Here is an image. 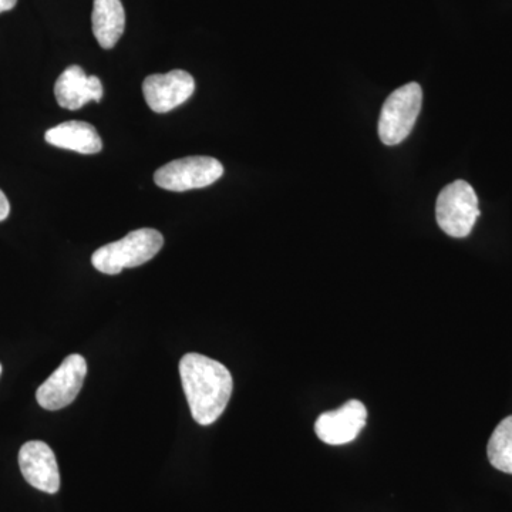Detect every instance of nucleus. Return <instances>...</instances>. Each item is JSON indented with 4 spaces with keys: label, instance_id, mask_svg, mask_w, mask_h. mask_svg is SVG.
Returning a JSON list of instances; mask_svg holds the SVG:
<instances>
[{
    "label": "nucleus",
    "instance_id": "nucleus-3",
    "mask_svg": "<svg viewBox=\"0 0 512 512\" xmlns=\"http://www.w3.org/2000/svg\"><path fill=\"white\" fill-rule=\"evenodd\" d=\"M423 104L419 83H409L394 90L384 101L379 119V137L383 144L393 147L403 143L412 133Z\"/></svg>",
    "mask_w": 512,
    "mask_h": 512
},
{
    "label": "nucleus",
    "instance_id": "nucleus-10",
    "mask_svg": "<svg viewBox=\"0 0 512 512\" xmlns=\"http://www.w3.org/2000/svg\"><path fill=\"white\" fill-rule=\"evenodd\" d=\"M103 93L99 77L87 76L80 66L67 67L55 84L57 103L66 110H79L89 101H100Z\"/></svg>",
    "mask_w": 512,
    "mask_h": 512
},
{
    "label": "nucleus",
    "instance_id": "nucleus-8",
    "mask_svg": "<svg viewBox=\"0 0 512 512\" xmlns=\"http://www.w3.org/2000/svg\"><path fill=\"white\" fill-rule=\"evenodd\" d=\"M367 409L359 400H349L333 412L320 414L315 423V433L319 440L330 446L352 443L365 429Z\"/></svg>",
    "mask_w": 512,
    "mask_h": 512
},
{
    "label": "nucleus",
    "instance_id": "nucleus-6",
    "mask_svg": "<svg viewBox=\"0 0 512 512\" xmlns=\"http://www.w3.org/2000/svg\"><path fill=\"white\" fill-rule=\"evenodd\" d=\"M86 375V359L77 353L67 356L59 369L37 389V403L49 412L64 409L79 396Z\"/></svg>",
    "mask_w": 512,
    "mask_h": 512
},
{
    "label": "nucleus",
    "instance_id": "nucleus-15",
    "mask_svg": "<svg viewBox=\"0 0 512 512\" xmlns=\"http://www.w3.org/2000/svg\"><path fill=\"white\" fill-rule=\"evenodd\" d=\"M16 3H18V0H0V13L9 12V10L15 8Z\"/></svg>",
    "mask_w": 512,
    "mask_h": 512
},
{
    "label": "nucleus",
    "instance_id": "nucleus-4",
    "mask_svg": "<svg viewBox=\"0 0 512 512\" xmlns=\"http://www.w3.org/2000/svg\"><path fill=\"white\" fill-rule=\"evenodd\" d=\"M480 217L476 191L467 181L457 180L441 190L436 204L437 224L453 238H466Z\"/></svg>",
    "mask_w": 512,
    "mask_h": 512
},
{
    "label": "nucleus",
    "instance_id": "nucleus-11",
    "mask_svg": "<svg viewBox=\"0 0 512 512\" xmlns=\"http://www.w3.org/2000/svg\"><path fill=\"white\" fill-rule=\"evenodd\" d=\"M45 140L50 146L80 154H97L103 150V141L96 128L84 121H66L50 128L46 131Z\"/></svg>",
    "mask_w": 512,
    "mask_h": 512
},
{
    "label": "nucleus",
    "instance_id": "nucleus-16",
    "mask_svg": "<svg viewBox=\"0 0 512 512\" xmlns=\"http://www.w3.org/2000/svg\"><path fill=\"white\" fill-rule=\"evenodd\" d=\"M0 373H2V365H0Z\"/></svg>",
    "mask_w": 512,
    "mask_h": 512
},
{
    "label": "nucleus",
    "instance_id": "nucleus-5",
    "mask_svg": "<svg viewBox=\"0 0 512 512\" xmlns=\"http://www.w3.org/2000/svg\"><path fill=\"white\" fill-rule=\"evenodd\" d=\"M224 175L220 161L212 157H185L158 168L154 183L163 190L184 192L217 183Z\"/></svg>",
    "mask_w": 512,
    "mask_h": 512
},
{
    "label": "nucleus",
    "instance_id": "nucleus-7",
    "mask_svg": "<svg viewBox=\"0 0 512 512\" xmlns=\"http://www.w3.org/2000/svg\"><path fill=\"white\" fill-rule=\"evenodd\" d=\"M194 92V77L184 70L151 74L143 83L144 99L154 113H170L190 99Z\"/></svg>",
    "mask_w": 512,
    "mask_h": 512
},
{
    "label": "nucleus",
    "instance_id": "nucleus-9",
    "mask_svg": "<svg viewBox=\"0 0 512 512\" xmlns=\"http://www.w3.org/2000/svg\"><path fill=\"white\" fill-rule=\"evenodd\" d=\"M23 477L36 490L56 494L60 488L59 466L52 448L43 441H28L19 451Z\"/></svg>",
    "mask_w": 512,
    "mask_h": 512
},
{
    "label": "nucleus",
    "instance_id": "nucleus-14",
    "mask_svg": "<svg viewBox=\"0 0 512 512\" xmlns=\"http://www.w3.org/2000/svg\"><path fill=\"white\" fill-rule=\"evenodd\" d=\"M10 214V204L8 197L3 194V191L0 190V222L5 221L6 218L9 217Z\"/></svg>",
    "mask_w": 512,
    "mask_h": 512
},
{
    "label": "nucleus",
    "instance_id": "nucleus-1",
    "mask_svg": "<svg viewBox=\"0 0 512 512\" xmlns=\"http://www.w3.org/2000/svg\"><path fill=\"white\" fill-rule=\"evenodd\" d=\"M180 376L194 420L210 426L220 419L234 389L227 367L200 353H187L180 360Z\"/></svg>",
    "mask_w": 512,
    "mask_h": 512
},
{
    "label": "nucleus",
    "instance_id": "nucleus-13",
    "mask_svg": "<svg viewBox=\"0 0 512 512\" xmlns=\"http://www.w3.org/2000/svg\"><path fill=\"white\" fill-rule=\"evenodd\" d=\"M488 460L497 470L512 474V416L498 424L488 441Z\"/></svg>",
    "mask_w": 512,
    "mask_h": 512
},
{
    "label": "nucleus",
    "instance_id": "nucleus-12",
    "mask_svg": "<svg viewBox=\"0 0 512 512\" xmlns=\"http://www.w3.org/2000/svg\"><path fill=\"white\" fill-rule=\"evenodd\" d=\"M93 33L103 49H113L126 29V12L121 0H94Z\"/></svg>",
    "mask_w": 512,
    "mask_h": 512
},
{
    "label": "nucleus",
    "instance_id": "nucleus-2",
    "mask_svg": "<svg viewBox=\"0 0 512 512\" xmlns=\"http://www.w3.org/2000/svg\"><path fill=\"white\" fill-rule=\"evenodd\" d=\"M163 245V234L157 229H137L120 241L97 249L92 256V264L101 274L117 275L123 269L136 268L151 261Z\"/></svg>",
    "mask_w": 512,
    "mask_h": 512
}]
</instances>
